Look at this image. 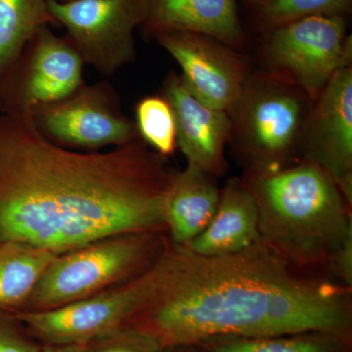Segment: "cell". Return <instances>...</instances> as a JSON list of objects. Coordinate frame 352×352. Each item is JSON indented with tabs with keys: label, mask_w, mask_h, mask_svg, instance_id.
I'll use <instances>...</instances> for the list:
<instances>
[{
	"label": "cell",
	"mask_w": 352,
	"mask_h": 352,
	"mask_svg": "<svg viewBox=\"0 0 352 352\" xmlns=\"http://www.w3.org/2000/svg\"><path fill=\"white\" fill-rule=\"evenodd\" d=\"M135 124L141 139L160 156L166 159L175 153L177 147L175 117L162 95L145 97L138 102Z\"/></svg>",
	"instance_id": "ffe728a7"
},
{
	"label": "cell",
	"mask_w": 352,
	"mask_h": 352,
	"mask_svg": "<svg viewBox=\"0 0 352 352\" xmlns=\"http://www.w3.org/2000/svg\"><path fill=\"white\" fill-rule=\"evenodd\" d=\"M162 96L173 110L176 143L187 164L214 177L223 175L227 166L226 149L232 129L229 113L199 100L185 85L182 76L175 73L164 80Z\"/></svg>",
	"instance_id": "4fadbf2b"
},
{
	"label": "cell",
	"mask_w": 352,
	"mask_h": 352,
	"mask_svg": "<svg viewBox=\"0 0 352 352\" xmlns=\"http://www.w3.org/2000/svg\"><path fill=\"white\" fill-rule=\"evenodd\" d=\"M83 62L67 36L41 25L0 80V113L24 117L73 94L82 85Z\"/></svg>",
	"instance_id": "52a82bcc"
},
{
	"label": "cell",
	"mask_w": 352,
	"mask_h": 352,
	"mask_svg": "<svg viewBox=\"0 0 352 352\" xmlns=\"http://www.w3.org/2000/svg\"><path fill=\"white\" fill-rule=\"evenodd\" d=\"M161 352H207L201 346H176L164 347Z\"/></svg>",
	"instance_id": "d4e9b609"
},
{
	"label": "cell",
	"mask_w": 352,
	"mask_h": 352,
	"mask_svg": "<svg viewBox=\"0 0 352 352\" xmlns=\"http://www.w3.org/2000/svg\"><path fill=\"white\" fill-rule=\"evenodd\" d=\"M142 25L153 36L164 32H197L237 50L245 41L237 0H146Z\"/></svg>",
	"instance_id": "5bb4252c"
},
{
	"label": "cell",
	"mask_w": 352,
	"mask_h": 352,
	"mask_svg": "<svg viewBox=\"0 0 352 352\" xmlns=\"http://www.w3.org/2000/svg\"><path fill=\"white\" fill-rule=\"evenodd\" d=\"M244 179L258 204L261 242L294 265L325 273L352 237L351 207L332 178L302 160Z\"/></svg>",
	"instance_id": "3957f363"
},
{
	"label": "cell",
	"mask_w": 352,
	"mask_h": 352,
	"mask_svg": "<svg viewBox=\"0 0 352 352\" xmlns=\"http://www.w3.org/2000/svg\"><path fill=\"white\" fill-rule=\"evenodd\" d=\"M57 254L17 241L0 242V311H22Z\"/></svg>",
	"instance_id": "e0dca14e"
},
{
	"label": "cell",
	"mask_w": 352,
	"mask_h": 352,
	"mask_svg": "<svg viewBox=\"0 0 352 352\" xmlns=\"http://www.w3.org/2000/svg\"><path fill=\"white\" fill-rule=\"evenodd\" d=\"M57 25L48 0H0V80L41 25Z\"/></svg>",
	"instance_id": "ac0fdd59"
},
{
	"label": "cell",
	"mask_w": 352,
	"mask_h": 352,
	"mask_svg": "<svg viewBox=\"0 0 352 352\" xmlns=\"http://www.w3.org/2000/svg\"><path fill=\"white\" fill-rule=\"evenodd\" d=\"M34 339L13 312L0 311V352H41Z\"/></svg>",
	"instance_id": "603a6c76"
},
{
	"label": "cell",
	"mask_w": 352,
	"mask_h": 352,
	"mask_svg": "<svg viewBox=\"0 0 352 352\" xmlns=\"http://www.w3.org/2000/svg\"><path fill=\"white\" fill-rule=\"evenodd\" d=\"M154 38L179 65L191 94L230 116L250 74L238 50L197 32H164Z\"/></svg>",
	"instance_id": "8fae6325"
},
{
	"label": "cell",
	"mask_w": 352,
	"mask_h": 352,
	"mask_svg": "<svg viewBox=\"0 0 352 352\" xmlns=\"http://www.w3.org/2000/svg\"><path fill=\"white\" fill-rule=\"evenodd\" d=\"M48 8L85 64L102 75L135 58L133 32L144 23L146 0H48Z\"/></svg>",
	"instance_id": "ba28073f"
},
{
	"label": "cell",
	"mask_w": 352,
	"mask_h": 352,
	"mask_svg": "<svg viewBox=\"0 0 352 352\" xmlns=\"http://www.w3.org/2000/svg\"><path fill=\"white\" fill-rule=\"evenodd\" d=\"M263 53L267 71L315 101L339 69L351 66V36L344 16H311L272 29Z\"/></svg>",
	"instance_id": "8992f818"
},
{
	"label": "cell",
	"mask_w": 352,
	"mask_h": 352,
	"mask_svg": "<svg viewBox=\"0 0 352 352\" xmlns=\"http://www.w3.org/2000/svg\"><path fill=\"white\" fill-rule=\"evenodd\" d=\"M261 240L256 197L244 178L234 177L220 191L219 206L208 226L183 245L200 256L243 251Z\"/></svg>",
	"instance_id": "9a60e30c"
},
{
	"label": "cell",
	"mask_w": 352,
	"mask_h": 352,
	"mask_svg": "<svg viewBox=\"0 0 352 352\" xmlns=\"http://www.w3.org/2000/svg\"><path fill=\"white\" fill-rule=\"evenodd\" d=\"M171 175L141 138L78 151L44 138L32 115L0 113V242L60 254L118 234L166 231Z\"/></svg>",
	"instance_id": "6da1fadb"
},
{
	"label": "cell",
	"mask_w": 352,
	"mask_h": 352,
	"mask_svg": "<svg viewBox=\"0 0 352 352\" xmlns=\"http://www.w3.org/2000/svg\"><path fill=\"white\" fill-rule=\"evenodd\" d=\"M314 103L302 88L279 74H249L230 113V141L245 173L279 170L300 161L303 131Z\"/></svg>",
	"instance_id": "277c9868"
},
{
	"label": "cell",
	"mask_w": 352,
	"mask_h": 352,
	"mask_svg": "<svg viewBox=\"0 0 352 352\" xmlns=\"http://www.w3.org/2000/svg\"><path fill=\"white\" fill-rule=\"evenodd\" d=\"M41 352H85V344H43Z\"/></svg>",
	"instance_id": "cb8c5ba5"
},
{
	"label": "cell",
	"mask_w": 352,
	"mask_h": 352,
	"mask_svg": "<svg viewBox=\"0 0 352 352\" xmlns=\"http://www.w3.org/2000/svg\"><path fill=\"white\" fill-rule=\"evenodd\" d=\"M264 24L274 28L311 16H344L351 0H256Z\"/></svg>",
	"instance_id": "44dd1931"
},
{
	"label": "cell",
	"mask_w": 352,
	"mask_h": 352,
	"mask_svg": "<svg viewBox=\"0 0 352 352\" xmlns=\"http://www.w3.org/2000/svg\"><path fill=\"white\" fill-rule=\"evenodd\" d=\"M32 119L44 138L78 151H96L141 138L135 122L122 112L118 95L105 82L85 83L66 98L39 106Z\"/></svg>",
	"instance_id": "9c48e42d"
},
{
	"label": "cell",
	"mask_w": 352,
	"mask_h": 352,
	"mask_svg": "<svg viewBox=\"0 0 352 352\" xmlns=\"http://www.w3.org/2000/svg\"><path fill=\"white\" fill-rule=\"evenodd\" d=\"M154 338L133 327L122 326L85 344V352H161Z\"/></svg>",
	"instance_id": "7402d4cb"
},
{
	"label": "cell",
	"mask_w": 352,
	"mask_h": 352,
	"mask_svg": "<svg viewBox=\"0 0 352 352\" xmlns=\"http://www.w3.org/2000/svg\"><path fill=\"white\" fill-rule=\"evenodd\" d=\"M220 191L214 176L195 166L173 171L163 201L164 228L171 243L187 245L208 226L219 206Z\"/></svg>",
	"instance_id": "2e32d148"
},
{
	"label": "cell",
	"mask_w": 352,
	"mask_h": 352,
	"mask_svg": "<svg viewBox=\"0 0 352 352\" xmlns=\"http://www.w3.org/2000/svg\"><path fill=\"white\" fill-rule=\"evenodd\" d=\"M150 274L149 295L127 325L163 349L302 333L351 340V289L294 265L261 240L212 256L170 241Z\"/></svg>",
	"instance_id": "7a4b0ae2"
},
{
	"label": "cell",
	"mask_w": 352,
	"mask_h": 352,
	"mask_svg": "<svg viewBox=\"0 0 352 352\" xmlns=\"http://www.w3.org/2000/svg\"><path fill=\"white\" fill-rule=\"evenodd\" d=\"M207 352H349V339L325 333L224 338L200 344Z\"/></svg>",
	"instance_id": "d6986e66"
},
{
	"label": "cell",
	"mask_w": 352,
	"mask_h": 352,
	"mask_svg": "<svg viewBox=\"0 0 352 352\" xmlns=\"http://www.w3.org/2000/svg\"><path fill=\"white\" fill-rule=\"evenodd\" d=\"M170 241L166 231L118 234L57 254L24 310L63 307L131 281L156 263Z\"/></svg>",
	"instance_id": "5b68a950"
},
{
	"label": "cell",
	"mask_w": 352,
	"mask_h": 352,
	"mask_svg": "<svg viewBox=\"0 0 352 352\" xmlns=\"http://www.w3.org/2000/svg\"><path fill=\"white\" fill-rule=\"evenodd\" d=\"M149 270L78 302L41 311H18L16 317L41 344H87L129 324L149 294Z\"/></svg>",
	"instance_id": "30bf717a"
},
{
	"label": "cell",
	"mask_w": 352,
	"mask_h": 352,
	"mask_svg": "<svg viewBox=\"0 0 352 352\" xmlns=\"http://www.w3.org/2000/svg\"><path fill=\"white\" fill-rule=\"evenodd\" d=\"M336 182L352 175V67L339 69L317 97L303 131L300 161Z\"/></svg>",
	"instance_id": "7c38bea8"
},
{
	"label": "cell",
	"mask_w": 352,
	"mask_h": 352,
	"mask_svg": "<svg viewBox=\"0 0 352 352\" xmlns=\"http://www.w3.org/2000/svg\"><path fill=\"white\" fill-rule=\"evenodd\" d=\"M61 1H67V0H61Z\"/></svg>",
	"instance_id": "484cf974"
}]
</instances>
